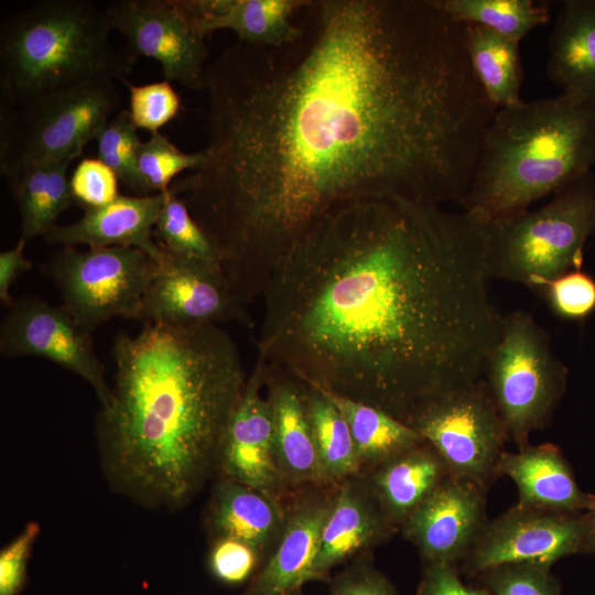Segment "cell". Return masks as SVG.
Wrapping results in <instances>:
<instances>
[{"label":"cell","instance_id":"cell-6","mask_svg":"<svg viewBox=\"0 0 595 595\" xmlns=\"http://www.w3.org/2000/svg\"><path fill=\"white\" fill-rule=\"evenodd\" d=\"M595 234V176L573 181L543 207L489 219L488 274L539 289L582 269L583 251Z\"/></svg>","mask_w":595,"mask_h":595},{"label":"cell","instance_id":"cell-40","mask_svg":"<svg viewBox=\"0 0 595 595\" xmlns=\"http://www.w3.org/2000/svg\"><path fill=\"white\" fill-rule=\"evenodd\" d=\"M458 566L450 563H426L416 595H493L486 587H470L459 577Z\"/></svg>","mask_w":595,"mask_h":595},{"label":"cell","instance_id":"cell-7","mask_svg":"<svg viewBox=\"0 0 595 595\" xmlns=\"http://www.w3.org/2000/svg\"><path fill=\"white\" fill-rule=\"evenodd\" d=\"M567 368L555 356L548 332L522 310L501 316L498 337L482 378L519 450L532 432L547 428L564 396Z\"/></svg>","mask_w":595,"mask_h":595},{"label":"cell","instance_id":"cell-17","mask_svg":"<svg viewBox=\"0 0 595 595\" xmlns=\"http://www.w3.org/2000/svg\"><path fill=\"white\" fill-rule=\"evenodd\" d=\"M358 475L339 483L321 534L311 581L324 578L334 566L386 540L397 528L386 516L368 475Z\"/></svg>","mask_w":595,"mask_h":595},{"label":"cell","instance_id":"cell-44","mask_svg":"<svg viewBox=\"0 0 595 595\" xmlns=\"http://www.w3.org/2000/svg\"><path fill=\"white\" fill-rule=\"evenodd\" d=\"M295 595V594H294Z\"/></svg>","mask_w":595,"mask_h":595},{"label":"cell","instance_id":"cell-27","mask_svg":"<svg viewBox=\"0 0 595 595\" xmlns=\"http://www.w3.org/2000/svg\"><path fill=\"white\" fill-rule=\"evenodd\" d=\"M320 390L335 404L345 419L361 468L372 469L389 458L425 442L410 425L375 407L331 391Z\"/></svg>","mask_w":595,"mask_h":595},{"label":"cell","instance_id":"cell-31","mask_svg":"<svg viewBox=\"0 0 595 595\" xmlns=\"http://www.w3.org/2000/svg\"><path fill=\"white\" fill-rule=\"evenodd\" d=\"M153 235L161 247L173 253L220 266L213 241L172 190L166 193Z\"/></svg>","mask_w":595,"mask_h":595},{"label":"cell","instance_id":"cell-3","mask_svg":"<svg viewBox=\"0 0 595 595\" xmlns=\"http://www.w3.org/2000/svg\"><path fill=\"white\" fill-rule=\"evenodd\" d=\"M115 383L95 431L113 490L154 510L188 505L217 473L221 440L248 375L218 324L145 323L118 333Z\"/></svg>","mask_w":595,"mask_h":595},{"label":"cell","instance_id":"cell-39","mask_svg":"<svg viewBox=\"0 0 595 595\" xmlns=\"http://www.w3.org/2000/svg\"><path fill=\"white\" fill-rule=\"evenodd\" d=\"M41 532L36 521H28L21 532L0 551V595H18L25 582L26 565Z\"/></svg>","mask_w":595,"mask_h":595},{"label":"cell","instance_id":"cell-10","mask_svg":"<svg viewBox=\"0 0 595 595\" xmlns=\"http://www.w3.org/2000/svg\"><path fill=\"white\" fill-rule=\"evenodd\" d=\"M408 425L436 451L450 475L487 491L500 476L509 437L483 378L433 399Z\"/></svg>","mask_w":595,"mask_h":595},{"label":"cell","instance_id":"cell-30","mask_svg":"<svg viewBox=\"0 0 595 595\" xmlns=\"http://www.w3.org/2000/svg\"><path fill=\"white\" fill-rule=\"evenodd\" d=\"M453 20L477 24L520 44L533 29L550 20L549 4L532 0H435Z\"/></svg>","mask_w":595,"mask_h":595},{"label":"cell","instance_id":"cell-11","mask_svg":"<svg viewBox=\"0 0 595 595\" xmlns=\"http://www.w3.org/2000/svg\"><path fill=\"white\" fill-rule=\"evenodd\" d=\"M139 321L175 326L229 322L253 326L247 305L237 298L219 264L163 247Z\"/></svg>","mask_w":595,"mask_h":595},{"label":"cell","instance_id":"cell-1","mask_svg":"<svg viewBox=\"0 0 595 595\" xmlns=\"http://www.w3.org/2000/svg\"><path fill=\"white\" fill-rule=\"evenodd\" d=\"M296 22L293 42L208 66L205 159L171 186L246 305L339 206L461 205L498 109L435 0H306Z\"/></svg>","mask_w":595,"mask_h":595},{"label":"cell","instance_id":"cell-21","mask_svg":"<svg viewBox=\"0 0 595 595\" xmlns=\"http://www.w3.org/2000/svg\"><path fill=\"white\" fill-rule=\"evenodd\" d=\"M197 29L207 36L230 30L237 42L278 47L301 34L296 14L306 0H177Z\"/></svg>","mask_w":595,"mask_h":595},{"label":"cell","instance_id":"cell-19","mask_svg":"<svg viewBox=\"0 0 595 595\" xmlns=\"http://www.w3.org/2000/svg\"><path fill=\"white\" fill-rule=\"evenodd\" d=\"M264 388L272 410L277 463L284 485L328 484L307 415L305 385L289 372L264 364Z\"/></svg>","mask_w":595,"mask_h":595},{"label":"cell","instance_id":"cell-38","mask_svg":"<svg viewBox=\"0 0 595 595\" xmlns=\"http://www.w3.org/2000/svg\"><path fill=\"white\" fill-rule=\"evenodd\" d=\"M261 554L239 540H213L208 565L214 576L226 584H240L255 572Z\"/></svg>","mask_w":595,"mask_h":595},{"label":"cell","instance_id":"cell-23","mask_svg":"<svg viewBox=\"0 0 595 595\" xmlns=\"http://www.w3.org/2000/svg\"><path fill=\"white\" fill-rule=\"evenodd\" d=\"M205 521L213 540H239L263 554L278 543L286 516L278 498L219 476L206 509Z\"/></svg>","mask_w":595,"mask_h":595},{"label":"cell","instance_id":"cell-16","mask_svg":"<svg viewBox=\"0 0 595 595\" xmlns=\"http://www.w3.org/2000/svg\"><path fill=\"white\" fill-rule=\"evenodd\" d=\"M264 388V363L257 357L224 433L217 474L279 499L285 486L277 463L273 415Z\"/></svg>","mask_w":595,"mask_h":595},{"label":"cell","instance_id":"cell-37","mask_svg":"<svg viewBox=\"0 0 595 595\" xmlns=\"http://www.w3.org/2000/svg\"><path fill=\"white\" fill-rule=\"evenodd\" d=\"M119 180L98 158L82 160L69 176L73 201L84 210L96 208L118 197Z\"/></svg>","mask_w":595,"mask_h":595},{"label":"cell","instance_id":"cell-12","mask_svg":"<svg viewBox=\"0 0 595 595\" xmlns=\"http://www.w3.org/2000/svg\"><path fill=\"white\" fill-rule=\"evenodd\" d=\"M112 30L127 40V55L160 63L163 76L191 89H205L206 36L177 0H117L105 8Z\"/></svg>","mask_w":595,"mask_h":595},{"label":"cell","instance_id":"cell-13","mask_svg":"<svg viewBox=\"0 0 595 595\" xmlns=\"http://www.w3.org/2000/svg\"><path fill=\"white\" fill-rule=\"evenodd\" d=\"M0 353L8 358L37 356L52 360L86 380L101 407L111 397L90 333L63 306L37 296L15 300L0 325Z\"/></svg>","mask_w":595,"mask_h":595},{"label":"cell","instance_id":"cell-35","mask_svg":"<svg viewBox=\"0 0 595 595\" xmlns=\"http://www.w3.org/2000/svg\"><path fill=\"white\" fill-rule=\"evenodd\" d=\"M121 82L129 89L128 111L137 129L159 132L178 113L181 99L171 82L164 79L140 86L127 78Z\"/></svg>","mask_w":595,"mask_h":595},{"label":"cell","instance_id":"cell-14","mask_svg":"<svg viewBox=\"0 0 595 595\" xmlns=\"http://www.w3.org/2000/svg\"><path fill=\"white\" fill-rule=\"evenodd\" d=\"M585 531V512L562 513L516 504L488 521L458 570L473 578L487 569L506 563L552 565L562 558L581 554Z\"/></svg>","mask_w":595,"mask_h":595},{"label":"cell","instance_id":"cell-22","mask_svg":"<svg viewBox=\"0 0 595 595\" xmlns=\"http://www.w3.org/2000/svg\"><path fill=\"white\" fill-rule=\"evenodd\" d=\"M499 474L513 480L521 507L580 515L595 506V496L583 491L560 447L552 443L504 452Z\"/></svg>","mask_w":595,"mask_h":595},{"label":"cell","instance_id":"cell-25","mask_svg":"<svg viewBox=\"0 0 595 595\" xmlns=\"http://www.w3.org/2000/svg\"><path fill=\"white\" fill-rule=\"evenodd\" d=\"M367 475L386 516L398 528L450 473L436 451L423 442Z\"/></svg>","mask_w":595,"mask_h":595},{"label":"cell","instance_id":"cell-33","mask_svg":"<svg viewBox=\"0 0 595 595\" xmlns=\"http://www.w3.org/2000/svg\"><path fill=\"white\" fill-rule=\"evenodd\" d=\"M203 150L187 153L176 148L160 132L151 133L140 143L137 152V167L150 195L166 193L182 172L195 171L202 166Z\"/></svg>","mask_w":595,"mask_h":595},{"label":"cell","instance_id":"cell-18","mask_svg":"<svg viewBox=\"0 0 595 595\" xmlns=\"http://www.w3.org/2000/svg\"><path fill=\"white\" fill-rule=\"evenodd\" d=\"M166 193L119 194L107 205L85 209L75 223L54 226L44 238L48 244L62 247H132L158 261L162 247L154 240L153 230Z\"/></svg>","mask_w":595,"mask_h":595},{"label":"cell","instance_id":"cell-20","mask_svg":"<svg viewBox=\"0 0 595 595\" xmlns=\"http://www.w3.org/2000/svg\"><path fill=\"white\" fill-rule=\"evenodd\" d=\"M334 496H310L293 506L274 552L255 575L245 595H294L301 585L311 581Z\"/></svg>","mask_w":595,"mask_h":595},{"label":"cell","instance_id":"cell-34","mask_svg":"<svg viewBox=\"0 0 595 595\" xmlns=\"http://www.w3.org/2000/svg\"><path fill=\"white\" fill-rule=\"evenodd\" d=\"M550 564L516 562L483 571L475 578L493 595H561V582Z\"/></svg>","mask_w":595,"mask_h":595},{"label":"cell","instance_id":"cell-32","mask_svg":"<svg viewBox=\"0 0 595 595\" xmlns=\"http://www.w3.org/2000/svg\"><path fill=\"white\" fill-rule=\"evenodd\" d=\"M128 110L113 115L98 133L97 158L107 164L122 185L136 196L150 195L137 167L141 143Z\"/></svg>","mask_w":595,"mask_h":595},{"label":"cell","instance_id":"cell-8","mask_svg":"<svg viewBox=\"0 0 595 595\" xmlns=\"http://www.w3.org/2000/svg\"><path fill=\"white\" fill-rule=\"evenodd\" d=\"M113 80L96 78L67 86L22 106L0 105L2 175L55 161H74L120 106Z\"/></svg>","mask_w":595,"mask_h":595},{"label":"cell","instance_id":"cell-5","mask_svg":"<svg viewBox=\"0 0 595 595\" xmlns=\"http://www.w3.org/2000/svg\"><path fill=\"white\" fill-rule=\"evenodd\" d=\"M110 23L94 2L43 0L0 29V105L22 106L85 80L127 78L133 61L109 43Z\"/></svg>","mask_w":595,"mask_h":595},{"label":"cell","instance_id":"cell-28","mask_svg":"<svg viewBox=\"0 0 595 595\" xmlns=\"http://www.w3.org/2000/svg\"><path fill=\"white\" fill-rule=\"evenodd\" d=\"M466 47L470 67L495 107L521 101L523 72L519 44L484 26L466 24Z\"/></svg>","mask_w":595,"mask_h":595},{"label":"cell","instance_id":"cell-36","mask_svg":"<svg viewBox=\"0 0 595 595\" xmlns=\"http://www.w3.org/2000/svg\"><path fill=\"white\" fill-rule=\"evenodd\" d=\"M538 292L563 320L582 322L595 312V279L582 269L548 281Z\"/></svg>","mask_w":595,"mask_h":595},{"label":"cell","instance_id":"cell-43","mask_svg":"<svg viewBox=\"0 0 595 595\" xmlns=\"http://www.w3.org/2000/svg\"><path fill=\"white\" fill-rule=\"evenodd\" d=\"M586 531L581 554L595 555V506L585 512Z\"/></svg>","mask_w":595,"mask_h":595},{"label":"cell","instance_id":"cell-42","mask_svg":"<svg viewBox=\"0 0 595 595\" xmlns=\"http://www.w3.org/2000/svg\"><path fill=\"white\" fill-rule=\"evenodd\" d=\"M26 242L19 238L14 247L0 253V301L7 309L14 303L10 288L22 273L33 267V262L24 255Z\"/></svg>","mask_w":595,"mask_h":595},{"label":"cell","instance_id":"cell-41","mask_svg":"<svg viewBox=\"0 0 595 595\" xmlns=\"http://www.w3.org/2000/svg\"><path fill=\"white\" fill-rule=\"evenodd\" d=\"M329 595H398L389 581L369 566L348 570L333 582Z\"/></svg>","mask_w":595,"mask_h":595},{"label":"cell","instance_id":"cell-2","mask_svg":"<svg viewBox=\"0 0 595 595\" xmlns=\"http://www.w3.org/2000/svg\"><path fill=\"white\" fill-rule=\"evenodd\" d=\"M489 219L403 198L315 221L261 296L258 357L409 424L482 378L501 314L487 283Z\"/></svg>","mask_w":595,"mask_h":595},{"label":"cell","instance_id":"cell-9","mask_svg":"<svg viewBox=\"0 0 595 595\" xmlns=\"http://www.w3.org/2000/svg\"><path fill=\"white\" fill-rule=\"evenodd\" d=\"M62 306L86 332L113 317L139 320L156 261L132 247H62L47 263Z\"/></svg>","mask_w":595,"mask_h":595},{"label":"cell","instance_id":"cell-29","mask_svg":"<svg viewBox=\"0 0 595 595\" xmlns=\"http://www.w3.org/2000/svg\"><path fill=\"white\" fill-rule=\"evenodd\" d=\"M305 400L326 482L339 484L359 474L361 464L349 428L338 409L320 389L309 385H305Z\"/></svg>","mask_w":595,"mask_h":595},{"label":"cell","instance_id":"cell-26","mask_svg":"<svg viewBox=\"0 0 595 595\" xmlns=\"http://www.w3.org/2000/svg\"><path fill=\"white\" fill-rule=\"evenodd\" d=\"M73 161L29 165L4 175L20 214V238L29 241L56 226L73 202L68 167Z\"/></svg>","mask_w":595,"mask_h":595},{"label":"cell","instance_id":"cell-4","mask_svg":"<svg viewBox=\"0 0 595 595\" xmlns=\"http://www.w3.org/2000/svg\"><path fill=\"white\" fill-rule=\"evenodd\" d=\"M595 165V100L561 93L498 108L459 205L507 217L556 193Z\"/></svg>","mask_w":595,"mask_h":595},{"label":"cell","instance_id":"cell-24","mask_svg":"<svg viewBox=\"0 0 595 595\" xmlns=\"http://www.w3.org/2000/svg\"><path fill=\"white\" fill-rule=\"evenodd\" d=\"M547 74L562 93L595 100V0L563 2L549 35Z\"/></svg>","mask_w":595,"mask_h":595},{"label":"cell","instance_id":"cell-15","mask_svg":"<svg viewBox=\"0 0 595 595\" xmlns=\"http://www.w3.org/2000/svg\"><path fill=\"white\" fill-rule=\"evenodd\" d=\"M487 490L447 475L436 489L400 526L403 537L426 563L459 567L482 536L489 519Z\"/></svg>","mask_w":595,"mask_h":595}]
</instances>
